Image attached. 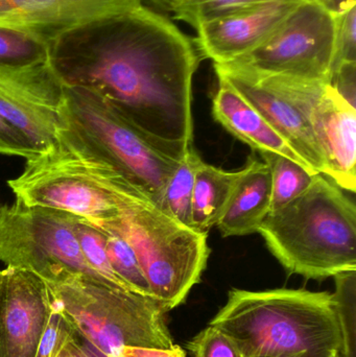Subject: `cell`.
<instances>
[{
  "mask_svg": "<svg viewBox=\"0 0 356 357\" xmlns=\"http://www.w3.org/2000/svg\"><path fill=\"white\" fill-rule=\"evenodd\" d=\"M56 146L116 172L160 208L179 162L155 150L93 90L64 88Z\"/></svg>",
  "mask_w": 356,
  "mask_h": 357,
  "instance_id": "277c9868",
  "label": "cell"
},
{
  "mask_svg": "<svg viewBox=\"0 0 356 357\" xmlns=\"http://www.w3.org/2000/svg\"><path fill=\"white\" fill-rule=\"evenodd\" d=\"M259 155L271 173V212L294 201L313 182L316 173L288 157L272 152L259 153Z\"/></svg>",
  "mask_w": 356,
  "mask_h": 357,
  "instance_id": "44dd1931",
  "label": "cell"
},
{
  "mask_svg": "<svg viewBox=\"0 0 356 357\" xmlns=\"http://www.w3.org/2000/svg\"><path fill=\"white\" fill-rule=\"evenodd\" d=\"M52 39L37 31L0 24V67L21 68L50 62Z\"/></svg>",
  "mask_w": 356,
  "mask_h": 357,
  "instance_id": "d6986e66",
  "label": "cell"
},
{
  "mask_svg": "<svg viewBox=\"0 0 356 357\" xmlns=\"http://www.w3.org/2000/svg\"><path fill=\"white\" fill-rule=\"evenodd\" d=\"M217 81L212 100L215 121L256 152L282 155L314 172L248 100L225 79L217 77Z\"/></svg>",
  "mask_w": 356,
  "mask_h": 357,
  "instance_id": "2e32d148",
  "label": "cell"
},
{
  "mask_svg": "<svg viewBox=\"0 0 356 357\" xmlns=\"http://www.w3.org/2000/svg\"><path fill=\"white\" fill-rule=\"evenodd\" d=\"M2 271H0V278H1Z\"/></svg>",
  "mask_w": 356,
  "mask_h": 357,
  "instance_id": "836d02e7",
  "label": "cell"
},
{
  "mask_svg": "<svg viewBox=\"0 0 356 357\" xmlns=\"http://www.w3.org/2000/svg\"><path fill=\"white\" fill-rule=\"evenodd\" d=\"M88 357H94V356H88Z\"/></svg>",
  "mask_w": 356,
  "mask_h": 357,
  "instance_id": "e575fe53",
  "label": "cell"
},
{
  "mask_svg": "<svg viewBox=\"0 0 356 357\" xmlns=\"http://www.w3.org/2000/svg\"><path fill=\"white\" fill-rule=\"evenodd\" d=\"M336 31V13L302 0L263 43L229 63L257 75L330 83Z\"/></svg>",
  "mask_w": 356,
  "mask_h": 357,
  "instance_id": "9c48e42d",
  "label": "cell"
},
{
  "mask_svg": "<svg viewBox=\"0 0 356 357\" xmlns=\"http://www.w3.org/2000/svg\"><path fill=\"white\" fill-rule=\"evenodd\" d=\"M95 227L127 239L150 296L167 312L183 303L200 282L210 255L208 233L180 224L146 197H135L117 218Z\"/></svg>",
  "mask_w": 356,
  "mask_h": 357,
  "instance_id": "8992f818",
  "label": "cell"
},
{
  "mask_svg": "<svg viewBox=\"0 0 356 357\" xmlns=\"http://www.w3.org/2000/svg\"><path fill=\"white\" fill-rule=\"evenodd\" d=\"M0 208H1V205H0Z\"/></svg>",
  "mask_w": 356,
  "mask_h": 357,
  "instance_id": "d590c367",
  "label": "cell"
},
{
  "mask_svg": "<svg viewBox=\"0 0 356 357\" xmlns=\"http://www.w3.org/2000/svg\"><path fill=\"white\" fill-rule=\"evenodd\" d=\"M261 357H314L307 352H295V354H278V356H261Z\"/></svg>",
  "mask_w": 356,
  "mask_h": 357,
  "instance_id": "1f68e13d",
  "label": "cell"
},
{
  "mask_svg": "<svg viewBox=\"0 0 356 357\" xmlns=\"http://www.w3.org/2000/svg\"><path fill=\"white\" fill-rule=\"evenodd\" d=\"M336 280L334 299L343 333L342 357H355V291L356 271L341 273Z\"/></svg>",
  "mask_w": 356,
  "mask_h": 357,
  "instance_id": "d4e9b609",
  "label": "cell"
},
{
  "mask_svg": "<svg viewBox=\"0 0 356 357\" xmlns=\"http://www.w3.org/2000/svg\"><path fill=\"white\" fill-rule=\"evenodd\" d=\"M315 1L323 4V6H326V8H330V10H332V12H334V0H315Z\"/></svg>",
  "mask_w": 356,
  "mask_h": 357,
  "instance_id": "d6a6232c",
  "label": "cell"
},
{
  "mask_svg": "<svg viewBox=\"0 0 356 357\" xmlns=\"http://www.w3.org/2000/svg\"><path fill=\"white\" fill-rule=\"evenodd\" d=\"M79 218L16 199L0 208V261L29 271L47 284L87 275L106 281L84 258L77 233ZM108 282V281H106Z\"/></svg>",
  "mask_w": 356,
  "mask_h": 357,
  "instance_id": "ba28073f",
  "label": "cell"
},
{
  "mask_svg": "<svg viewBox=\"0 0 356 357\" xmlns=\"http://www.w3.org/2000/svg\"><path fill=\"white\" fill-rule=\"evenodd\" d=\"M52 310L36 357H56L75 335L69 321L52 297Z\"/></svg>",
  "mask_w": 356,
  "mask_h": 357,
  "instance_id": "4316f807",
  "label": "cell"
},
{
  "mask_svg": "<svg viewBox=\"0 0 356 357\" xmlns=\"http://www.w3.org/2000/svg\"><path fill=\"white\" fill-rule=\"evenodd\" d=\"M288 98L311 123L325 162L324 176L345 191L356 190V108L330 83L282 75H257Z\"/></svg>",
  "mask_w": 356,
  "mask_h": 357,
  "instance_id": "30bf717a",
  "label": "cell"
},
{
  "mask_svg": "<svg viewBox=\"0 0 356 357\" xmlns=\"http://www.w3.org/2000/svg\"><path fill=\"white\" fill-rule=\"evenodd\" d=\"M0 154L29 159L39 156L33 144L16 128L0 116Z\"/></svg>",
  "mask_w": 356,
  "mask_h": 357,
  "instance_id": "f1b7e54d",
  "label": "cell"
},
{
  "mask_svg": "<svg viewBox=\"0 0 356 357\" xmlns=\"http://www.w3.org/2000/svg\"><path fill=\"white\" fill-rule=\"evenodd\" d=\"M141 4L144 0H0V24L37 31L52 39L73 27Z\"/></svg>",
  "mask_w": 356,
  "mask_h": 357,
  "instance_id": "9a60e30c",
  "label": "cell"
},
{
  "mask_svg": "<svg viewBox=\"0 0 356 357\" xmlns=\"http://www.w3.org/2000/svg\"><path fill=\"white\" fill-rule=\"evenodd\" d=\"M265 1L269 0H169V8L176 20L196 29L205 21Z\"/></svg>",
  "mask_w": 356,
  "mask_h": 357,
  "instance_id": "cb8c5ba5",
  "label": "cell"
},
{
  "mask_svg": "<svg viewBox=\"0 0 356 357\" xmlns=\"http://www.w3.org/2000/svg\"><path fill=\"white\" fill-rule=\"evenodd\" d=\"M194 40L144 4L54 36L50 64L66 86L88 88L155 150L180 161L194 146Z\"/></svg>",
  "mask_w": 356,
  "mask_h": 357,
  "instance_id": "6da1fadb",
  "label": "cell"
},
{
  "mask_svg": "<svg viewBox=\"0 0 356 357\" xmlns=\"http://www.w3.org/2000/svg\"><path fill=\"white\" fill-rule=\"evenodd\" d=\"M77 233L82 253L90 268L111 284L132 291L115 274L111 266L107 253V235L105 232L90 222L79 218L77 222Z\"/></svg>",
  "mask_w": 356,
  "mask_h": 357,
  "instance_id": "603a6c76",
  "label": "cell"
},
{
  "mask_svg": "<svg viewBox=\"0 0 356 357\" xmlns=\"http://www.w3.org/2000/svg\"><path fill=\"white\" fill-rule=\"evenodd\" d=\"M102 231L107 235V253L115 274L134 293L152 297L148 281L132 245L116 233Z\"/></svg>",
  "mask_w": 356,
  "mask_h": 357,
  "instance_id": "7402d4cb",
  "label": "cell"
},
{
  "mask_svg": "<svg viewBox=\"0 0 356 357\" xmlns=\"http://www.w3.org/2000/svg\"><path fill=\"white\" fill-rule=\"evenodd\" d=\"M200 155L194 146L180 161L167 182L160 208L180 224L192 228V203L194 178L202 163Z\"/></svg>",
  "mask_w": 356,
  "mask_h": 357,
  "instance_id": "ffe728a7",
  "label": "cell"
},
{
  "mask_svg": "<svg viewBox=\"0 0 356 357\" xmlns=\"http://www.w3.org/2000/svg\"><path fill=\"white\" fill-rule=\"evenodd\" d=\"M225 79L248 100L315 173L324 175L325 162L307 115L274 88L230 64H213Z\"/></svg>",
  "mask_w": 356,
  "mask_h": 357,
  "instance_id": "5bb4252c",
  "label": "cell"
},
{
  "mask_svg": "<svg viewBox=\"0 0 356 357\" xmlns=\"http://www.w3.org/2000/svg\"><path fill=\"white\" fill-rule=\"evenodd\" d=\"M64 88L50 62L0 67V116L24 134L38 155L56 146Z\"/></svg>",
  "mask_w": 356,
  "mask_h": 357,
  "instance_id": "8fae6325",
  "label": "cell"
},
{
  "mask_svg": "<svg viewBox=\"0 0 356 357\" xmlns=\"http://www.w3.org/2000/svg\"><path fill=\"white\" fill-rule=\"evenodd\" d=\"M52 310L47 283L6 268L0 278V357H36Z\"/></svg>",
  "mask_w": 356,
  "mask_h": 357,
  "instance_id": "7c38bea8",
  "label": "cell"
},
{
  "mask_svg": "<svg viewBox=\"0 0 356 357\" xmlns=\"http://www.w3.org/2000/svg\"><path fill=\"white\" fill-rule=\"evenodd\" d=\"M229 204L217 227L223 237L245 236L258 233L271 212L272 184L269 167L254 157L245 165Z\"/></svg>",
  "mask_w": 356,
  "mask_h": 357,
  "instance_id": "e0dca14e",
  "label": "cell"
},
{
  "mask_svg": "<svg viewBox=\"0 0 356 357\" xmlns=\"http://www.w3.org/2000/svg\"><path fill=\"white\" fill-rule=\"evenodd\" d=\"M302 0H269L201 23L196 50L213 64L232 62L258 47Z\"/></svg>",
  "mask_w": 356,
  "mask_h": 357,
  "instance_id": "4fadbf2b",
  "label": "cell"
},
{
  "mask_svg": "<svg viewBox=\"0 0 356 357\" xmlns=\"http://www.w3.org/2000/svg\"><path fill=\"white\" fill-rule=\"evenodd\" d=\"M208 325L225 333L242 357L343 354L338 307L334 294L328 291L233 289Z\"/></svg>",
  "mask_w": 356,
  "mask_h": 357,
  "instance_id": "7a4b0ae2",
  "label": "cell"
},
{
  "mask_svg": "<svg viewBox=\"0 0 356 357\" xmlns=\"http://www.w3.org/2000/svg\"><path fill=\"white\" fill-rule=\"evenodd\" d=\"M75 339L94 357H119L127 346L173 347L167 310L152 297L87 275L47 284Z\"/></svg>",
  "mask_w": 356,
  "mask_h": 357,
  "instance_id": "5b68a950",
  "label": "cell"
},
{
  "mask_svg": "<svg viewBox=\"0 0 356 357\" xmlns=\"http://www.w3.org/2000/svg\"><path fill=\"white\" fill-rule=\"evenodd\" d=\"M292 275L313 280L356 271V207L322 174L284 207L270 212L259 232Z\"/></svg>",
  "mask_w": 356,
  "mask_h": 357,
  "instance_id": "3957f363",
  "label": "cell"
},
{
  "mask_svg": "<svg viewBox=\"0 0 356 357\" xmlns=\"http://www.w3.org/2000/svg\"><path fill=\"white\" fill-rule=\"evenodd\" d=\"M355 6L356 0H334V12L339 14Z\"/></svg>",
  "mask_w": 356,
  "mask_h": 357,
  "instance_id": "4dcf8cb0",
  "label": "cell"
},
{
  "mask_svg": "<svg viewBox=\"0 0 356 357\" xmlns=\"http://www.w3.org/2000/svg\"><path fill=\"white\" fill-rule=\"evenodd\" d=\"M187 350L192 357H242L235 344L210 325L188 342Z\"/></svg>",
  "mask_w": 356,
  "mask_h": 357,
  "instance_id": "484cf974",
  "label": "cell"
},
{
  "mask_svg": "<svg viewBox=\"0 0 356 357\" xmlns=\"http://www.w3.org/2000/svg\"><path fill=\"white\" fill-rule=\"evenodd\" d=\"M92 356L89 350L82 345L77 339L69 341L56 357H88Z\"/></svg>",
  "mask_w": 356,
  "mask_h": 357,
  "instance_id": "f546056e",
  "label": "cell"
},
{
  "mask_svg": "<svg viewBox=\"0 0 356 357\" xmlns=\"http://www.w3.org/2000/svg\"><path fill=\"white\" fill-rule=\"evenodd\" d=\"M8 184L26 205L68 212L94 226L117 218L135 197H146L110 167L56 144L26 160L24 171Z\"/></svg>",
  "mask_w": 356,
  "mask_h": 357,
  "instance_id": "52a82bcc",
  "label": "cell"
},
{
  "mask_svg": "<svg viewBox=\"0 0 356 357\" xmlns=\"http://www.w3.org/2000/svg\"><path fill=\"white\" fill-rule=\"evenodd\" d=\"M336 15V42L332 75L343 63H356V6Z\"/></svg>",
  "mask_w": 356,
  "mask_h": 357,
  "instance_id": "83f0119b",
  "label": "cell"
},
{
  "mask_svg": "<svg viewBox=\"0 0 356 357\" xmlns=\"http://www.w3.org/2000/svg\"><path fill=\"white\" fill-rule=\"evenodd\" d=\"M246 167L227 172L202 161L194 178L192 203V228L208 233L217 226Z\"/></svg>",
  "mask_w": 356,
  "mask_h": 357,
  "instance_id": "ac0fdd59",
  "label": "cell"
}]
</instances>
